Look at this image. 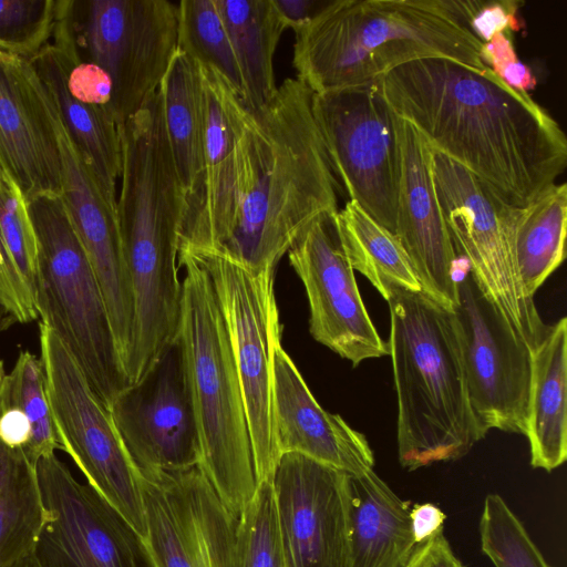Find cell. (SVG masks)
Listing matches in <instances>:
<instances>
[{
	"label": "cell",
	"instance_id": "1",
	"mask_svg": "<svg viewBox=\"0 0 567 567\" xmlns=\"http://www.w3.org/2000/svg\"><path fill=\"white\" fill-rule=\"evenodd\" d=\"M375 81L399 117L508 206L529 204L566 168L558 122L487 66L424 59Z\"/></svg>",
	"mask_w": 567,
	"mask_h": 567
},
{
	"label": "cell",
	"instance_id": "2",
	"mask_svg": "<svg viewBox=\"0 0 567 567\" xmlns=\"http://www.w3.org/2000/svg\"><path fill=\"white\" fill-rule=\"evenodd\" d=\"M312 94L298 78H288L266 105L245 106L229 233L214 252L251 270L276 269L316 219L338 212Z\"/></svg>",
	"mask_w": 567,
	"mask_h": 567
},
{
	"label": "cell",
	"instance_id": "3",
	"mask_svg": "<svg viewBox=\"0 0 567 567\" xmlns=\"http://www.w3.org/2000/svg\"><path fill=\"white\" fill-rule=\"evenodd\" d=\"M293 32L292 64L313 93L371 83L424 59L486 68L483 42L455 0H332Z\"/></svg>",
	"mask_w": 567,
	"mask_h": 567
},
{
	"label": "cell",
	"instance_id": "4",
	"mask_svg": "<svg viewBox=\"0 0 567 567\" xmlns=\"http://www.w3.org/2000/svg\"><path fill=\"white\" fill-rule=\"evenodd\" d=\"M385 300L399 462L416 471L458 460L484 437L470 404L453 311L423 291L396 289Z\"/></svg>",
	"mask_w": 567,
	"mask_h": 567
},
{
	"label": "cell",
	"instance_id": "5",
	"mask_svg": "<svg viewBox=\"0 0 567 567\" xmlns=\"http://www.w3.org/2000/svg\"><path fill=\"white\" fill-rule=\"evenodd\" d=\"M184 269L177 338L200 443L199 466L238 517L252 497L256 474L245 402L228 328L212 278L193 255Z\"/></svg>",
	"mask_w": 567,
	"mask_h": 567
},
{
	"label": "cell",
	"instance_id": "6",
	"mask_svg": "<svg viewBox=\"0 0 567 567\" xmlns=\"http://www.w3.org/2000/svg\"><path fill=\"white\" fill-rule=\"evenodd\" d=\"M29 209L38 241V316L109 408L131 382L94 271L60 196L33 198Z\"/></svg>",
	"mask_w": 567,
	"mask_h": 567
},
{
	"label": "cell",
	"instance_id": "7",
	"mask_svg": "<svg viewBox=\"0 0 567 567\" xmlns=\"http://www.w3.org/2000/svg\"><path fill=\"white\" fill-rule=\"evenodd\" d=\"M193 256L212 278L228 328L257 484L272 482L280 458L274 426V359L282 330L274 289L275 269L251 270L220 252Z\"/></svg>",
	"mask_w": 567,
	"mask_h": 567
},
{
	"label": "cell",
	"instance_id": "8",
	"mask_svg": "<svg viewBox=\"0 0 567 567\" xmlns=\"http://www.w3.org/2000/svg\"><path fill=\"white\" fill-rule=\"evenodd\" d=\"M40 359L61 450L140 535L144 506L140 475L118 436L110 410L59 337L39 323Z\"/></svg>",
	"mask_w": 567,
	"mask_h": 567
},
{
	"label": "cell",
	"instance_id": "9",
	"mask_svg": "<svg viewBox=\"0 0 567 567\" xmlns=\"http://www.w3.org/2000/svg\"><path fill=\"white\" fill-rule=\"evenodd\" d=\"M311 109L332 174L349 200L394 234L400 177L396 115L377 81L313 93Z\"/></svg>",
	"mask_w": 567,
	"mask_h": 567
},
{
	"label": "cell",
	"instance_id": "10",
	"mask_svg": "<svg viewBox=\"0 0 567 567\" xmlns=\"http://www.w3.org/2000/svg\"><path fill=\"white\" fill-rule=\"evenodd\" d=\"M433 175L456 256L461 254L467 260L483 292L533 350L548 324L543 322L534 298L525 293L520 284L511 240L508 205L464 167L434 150Z\"/></svg>",
	"mask_w": 567,
	"mask_h": 567
},
{
	"label": "cell",
	"instance_id": "11",
	"mask_svg": "<svg viewBox=\"0 0 567 567\" xmlns=\"http://www.w3.org/2000/svg\"><path fill=\"white\" fill-rule=\"evenodd\" d=\"M81 35L91 62L113 82L111 111L118 126L155 93L177 50L178 8L168 0H89ZM75 29V28H74Z\"/></svg>",
	"mask_w": 567,
	"mask_h": 567
},
{
	"label": "cell",
	"instance_id": "12",
	"mask_svg": "<svg viewBox=\"0 0 567 567\" xmlns=\"http://www.w3.org/2000/svg\"><path fill=\"white\" fill-rule=\"evenodd\" d=\"M472 412L484 437L496 429L526 433L532 350L483 292L467 266L452 309Z\"/></svg>",
	"mask_w": 567,
	"mask_h": 567
},
{
	"label": "cell",
	"instance_id": "13",
	"mask_svg": "<svg viewBox=\"0 0 567 567\" xmlns=\"http://www.w3.org/2000/svg\"><path fill=\"white\" fill-rule=\"evenodd\" d=\"M138 475L150 567H235L238 517L199 465Z\"/></svg>",
	"mask_w": 567,
	"mask_h": 567
},
{
	"label": "cell",
	"instance_id": "14",
	"mask_svg": "<svg viewBox=\"0 0 567 567\" xmlns=\"http://www.w3.org/2000/svg\"><path fill=\"white\" fill-rule=\"evenodd\" d=\"M37 474L48 512L33 548L41 567H150L140 535L55 453Z\"/></svg>",
	"mask_w": 567,
	"mask_h": 567
},
{
	"label": "cell",
	"instance_id": "15",
	"mask_svg": "<svg viewBox=\"0 0 567 567\" xmlns=\"http://www.w3.org/2000/svg\"><path fill=\"white\" fill-rule=\"evenodd\" d=\"M109 410L138 473L199 465L198 429L177 336Z\"/></svg>",
	"mask_w": 567,
	"mask_h": 567
},
{
	"label": "cell",
	"instance_id": "16",
	"mask_svg": "<svg viewBox=\"0 0 567 567\" xmlns=\"http://www.w3.org/2000/svg\"><path fill=\"white\" fill-rule=\"evenodd\" d=\"M334 215L316 219L287 254L307 295L312 338L357 367L389 349L365 309Z\"/></svg>",
	"mask_w": 567,
	"mask_h": 567
},
{
	"label": "cell",
	"instance_id": "17",
	"mask_svg": "<svg viewBox=\"0 0 567 567\" xmlns=\"http://www.w3.org/2000/svg\"><path fill=\"white\" fill-rule=\"evenodd\" d=\"M272 486L288 567H350L349 474L280 455Z\"/></svg>",
	"mask_w": 567,
	"mask_h": 567
},
{
	"label": "cell",
	"instance_id": "18",
	"mask_svg": "<svg viewBox=\"0 0 567 567\" xmlns=\"http://www.w3.org/2000/svg\"><path fill=\"white\" fill-rule=\"evenodd\" d=\"M204 111L202 173L183 194L178 226V254L219 250L226 240L237 179L236 138L245 104L215 69L197 64Z\"/></svg>",
	"mask_w": 567,
	"mask_h": 567
},
{
	"label": "cell",
	"instance_id": "19",
	"mask_svg": "<svg viewBox=\"0 0 567 567\" xmlns=\"http://www.w3.org/2000/svg\"><path fill=\"white\" fill-rule=\"evenodd\" d=\"M396 128L400 177L394 235L422 291L452 310L456 305L457 256L437 196L433 150L412 124L398 115Z\"/></svg>",
	"mask_w": 567,
	"mask_h": 567
},
{
	"label": "cell",
	"instance_id": "20",
	"mask_svg": "<svg viewBox=\"0 0 567 567\" xmlns=\"http://www.w3.org/2000/svg\"><path fill=\"white\" fill-rule=\"evenodd\" d=\"M274 426L280 455L298 453L349 475L374 467L365 436L321 408L281 344L274 359Z\"/></svg>",
	"mask_w": 567,
	"mask_h": 567
},
{
	"label": "cell",
	"instance_id": "21",
	"mask_svg": "<svg viewBox=\"0 0 567 567\" xmlns=\"http://www.w3.org/2000/svg\"><path fill=\"white\" fill-rule=\"evenodd\" d=\"M18 61L21 73L54 137L61 172L60 197L93 271L99 278H113L124 269L116 209L104 198L65 126L52 93L29 60L19 56Z\"/></svg>",
	"mask_w": 567,
	"mask_h": 567
},
{
	"label": "cell",
	"instance_id": "22",
	"mask_svg": "<svg viewBox=\"0 0 567 567\" xmlns=\"http://www.w3.org/2000/svg\"><path fill=\"white\" fill-rule=\"evenodd\" d=\"M0 168L28 202L61 196V172L52 131L19 66L18 55L0 49Z\"/></svg>",
	"mask_w": 567,
	"mask_h": 567
},
{
	"label": "cell",
	"instance_id": "23",
	"mask_svg": "<svg viewBox=\"0 0 567 567\" xmlns=\"http://www.w3.org/2000/svg\"><path fill=\"white\" fill-rule=\"evenodd\" d=\"M411 506L373 470L349 475L350 567H403L416 546Z\"/></svg>",
	"mask_w": 567,
	"mask_h": 567
},
{
	"label": "cell",
	"instance_id": "24",
	"mask_svg": "<svg viewBox=\"0 0 567 567\" xmlns=\"http://www.w3.org/2000/svg\"><path fill=\"white\" fill-rule=\"evenodd\" d=\"M567 319L548 324L532 350L525 436L530 465L551 472L567 457Z\"/></svg>",
	"mask_w": 567,
	"mask_h": 567
},
{
	"label": "cell",
	"instance_id": "25",
	"mask_svg": "<svg viewBox=\"0 0 567 567\" xmlns=\"http://www.w3.org/2000/svg\"><path fill=\"white\" fill-rule=\"evenodd\" d=\"M29 61L52 93L65 126L104 198L116 209L122 153L120 126L111 110L81 103L70 95L65 86L64 66L50 42Z\"/></svg>",
	"mask_w": 567,
	"mask_h": 567
},
{
	"label": "cell",
	"instance_id": "26",
	"mask_svg": "<svg viewBox=\"0 0 567 567\" xmlns=\"http://www.w3.org/2000/svg\"><path fill=\"white\" fill-rule=\"evenodd\" d=\"M235 54L244 104L266 105L276 94L274 56L288 29L275 0H215Z\"/></svg>",
	"mask_w": 567,
	"mask_h": 567
},
{
	"label": "cell",
	"instance_id": "27",
	"mask_svg": "<svg viewBox=\"0 0 567 567\" xmlns=\"http://www.w3.org/2000/svg\"><path fill=\"white\" fill-rule=\"evenodd\" d=\"M507 216L517 274L525 293L534 298L566 256V183L547 187L525 206H508Z\"/></svg>",
	"mask_w": 567,
	"mask_h": 567
},
{
	"label": "cell",
	"instance_id": "28",
	"mask_svg": "<svg viewBox=\"0 0 567 567\" xmlns=\"http://www.w3.org/2000/svg\"><path fill=\"white\" fill-rule=\"evenodd\" d=\"M158 90L171 153L186 193L203 168L204 111L197 63L177 48Z\"/></svg>",
	"mask_w": 567,
	"mask_h": 567
},
{
	"label": "cell",
	"instance_id": "29",
	"mask_svg": "<svg viewBox=\"0 0 567 567\" xmlns=\"http://www.w3.org/2000/svg\"><path fill=\"white\" fill-rule=\"evenodd\" d=\"M341 244L353 270L386 299L396 289L422 291L412 264L396 236L348 200L334 215Z\"/></svg>",
	"mask_w": 567,
	"mask_h": 567
},
{
	"label": "cell",
	"instance_id": "30",
	"mask_svg": "<svg viewBox=\"0 0 567 567\" xmlns=\"http://www.w3.org/2000/svg\"><path fill=\"white\" fill-rule=\"evenodd\" d=\"M47 516L37 464L0 440V567L33 551Z\"/></svg>",
	"mask_w": 567,
	"mask_h": 567
},
{
	"label": "cell",
	"instance_id": "31",
	"mask_svg": "<svg viewBox=\"0 0 567 567\" xmlns=\"http://www.w3.org/2000/svg\"><path fill=\"white\" fill-rule=\"evenodd\" d=\"M0 249L20 296L37 311V235L29 202L17 182L3 168H0Z\"/></svg>",
	"mask_w": 567,
	"mask_h": 567
},
{
	"label": "cell",
	"instance_id": "32",
	"mask_svg": "<svg viewBox=\"0 0 567 567\" xmlns=\"http://www.w3.org/2000/svg\"><path fill=\"white\" fill-rule=\"evenodd\" d=\"M177 8V48L197 64L217 70L241 97L239 70L216 1L182 0Z\"/></svg>",
	"mask_w": 567,
	"mask_h": 567
},
{
	"label": "cell",
	"instance_id": "33",
	"mask_svg": "<svg viewBox=\"0 0 567 567\" xmlns=\"http://www.w3.org/2000/svg\"><path fill=\"white\" fill-rule=\"evenodd\" d=\"M3 392L7 403L21 410L30 423L31 437L24 450L28 457L37 464L41 457L61 450L41 359L28 350L20 351L6 375Z\"/></svg>",
	"mask_w": 567,
	"mask_h": 567
},
{
	"label": "cell",
	"instance_id": "34",
	"mask_svg": "<svg viewBox=\"0 0 567 567\" xmlns=\"http://www.w3.org/2000/svg\"><path fill=\"white\" fill-rule=\"evenodd\" d=\"M235 567H288L270 481L257 484L238 516Z\"/></svg>",
	"mask_w": 567,
	"mask_h": 567
},
{
	"label": "cell",
	"instance_id": "35",
	"mask_svg": "<svg viewBox=\"0 0 567 567\" xmlns=\"http://www.w3.org/2000/svg\"><path fill=\"white\" fill-rule=\"evenodd\" d=\"M478 533L481 549L495 567H553L498 494L486 495Z\"/></svg>",
	"mask_w": 567,
	"mask_h": 567
},
{
	"label": "cell",
	"instance_id": "36",
	"mask_svg": "<svg viewBox=\"0 0 567 567\" xmlns=\"http://www.w3.org/2000/svg\"><path fill=\"white\" fill-rule=\"evenodd\" d=\"M58 0H0V49L30 60L51 40Z\"/></svg>",
	"mask_w": 567,
	"mask_h": 567
},
{
	"label": "cell",
	"instance_id": "37",
	"mask_svg": "<svg viewBox=\"0 0 567 567\" xmlns=\"http://www.w3.org/2000/svg\"><path fill=\"white\" fill-rule=\"evenodd\" d=\"M518 1H463V11L470 30L483 43L497 33L517 31L522 22L517 18Z\"/></svg>",
	"mask_w": 567,
	"mask_h": 567
},
{
	"label": "cell",
	"instance_id": "38",
	"mask_svg": "<svg viewBox=\"0 0 567 567\" xmlns=\"http://www.w3.org/2000/svg\"><path fill=\"white\" fill-rule=\"evenodd\" d=\"M483 63L511 87L527 92L535 89L537 80L532 70L518 60L507 33H497L483 43Z\"/></svg>",
	"mask_w": 567,
	"mask_h": 567
},
{
	"label": "cell",
	"instance_id": "39",
	"mask_svg": "<svg viewBox=\"0 0 567 567\" xmlns=\"http://www.w3.org/2000/svg\"><path fill=\"white\" fill-rule=\"evenodd\" d=\"M403 567H464L444 533L416 545Z\"/></svg>",
	"mask_w": 567,
	"mask_h": 567
},
{
	"label": "cell",
	"instance_id": "40",
	"mask_svg": "<svg viewBox=\"0 0 567 567\" xmlns=\"http://www.w3.org/2000/svg\"><path fill=\"white\" fill-rule=\"evenodd\" d=\"M30 437L31 426L27 416L21 410L7 403L2 389L0 401V440L9 447L25 450Z\"/></svg>",
	"mask_w": 567,
	"mask_h": 567
},
{
	"label": "cell",
	"instance_id": "41",
	"mask_svg": "<svg viewBox=\"0 0 567 567\" xmlns=\"http://www.w3.org/2000/svg\"><path fill=\"white\" fill-rule=\"evenodd\" d=\"M410 518L415 545H420L443 533L446 515L432 503H421L411 506Z\"/></svg>",
	"mask_w": 567,
	"mask_h": 567
},
{
	"label": "cell",
	"instance_id": "42",
	"mask_svg": "<svg viewBox=\"0 0 567 567\" xmlns=\"http://www.w3.org/2000/svg\"><path fill=\"white\" fill-rule=\"evenodd\" d=\"M329 1L275 0L288 28L293 31L310 21Z\"/></svg>",
	"mask_w": 567,
	"mask_h": 567
},
{
	"label": "cell",
	"instance_id": "43",
	"mask_svg": "<svg viewBox=\"0 0 567 567\" xmlns=\"http://www.w3.org/2000/svg\"><path fill=\"white\" fill-rule=\"evenodd\" d=\"M2 567H41L33 551Z\"/></svg>",
	"mask_w": 567,
	"mask_h": 567
},
{
	"label": "cell",
	"instance_id": "44",
	"mask_svg": "<svg viewBox=\"0 0 567 567\" xmlns=\"http://www.w3.org/2000/svg\"><path fill=\"white\" fill-rule=\"evenodd\" d=\"M7 372L4 370L3 361L0 359V395L3 389Z\"/></svg>",
	"mask_w": 567,
	"mask_h": 567
}]
</instances>
